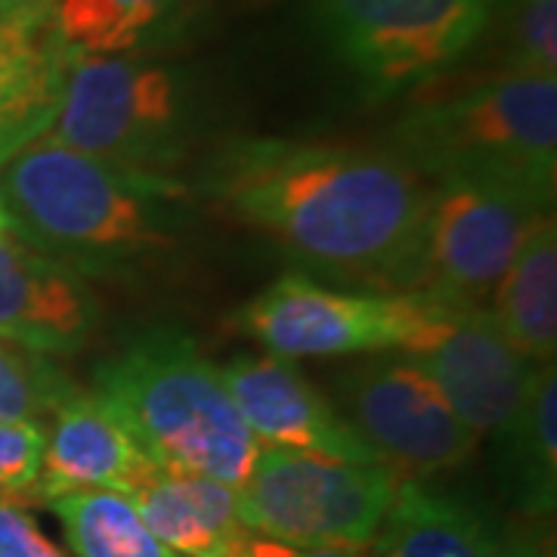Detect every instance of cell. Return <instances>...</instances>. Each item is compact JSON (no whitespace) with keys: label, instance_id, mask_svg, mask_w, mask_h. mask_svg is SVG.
Listing matches in <instances>:
<instances>
[{"label":"cell","instance_id":"cell-1","mask_svg":"<svg viewBox=\"0 0 557 557\" xmlns=\"http://www.w3.org/2000/svg\"><path fill=\"white\" fill-rule=\"evenodd\" d=\"M199 193L319 276L381 295L421 282L431 183L391 152L236 139L208 161Z\"/></svg>","mask_w":557,"mask_h":557},{"label":"cell","instance_id":"cell-2","mask_svg":"<svg viewBox=\"0 0 557 557\" xmlns=\"http://www.w3.org/2000/svg\"><path fill=\"white\" fill-rule=\"evenodd\" d=\"M189 196L177 177L124 171L50 137L0 164L7 230L78 276H124L171 258Z\"/></svg>","mask_w":557,"mask_h":557},{"label":"cell","instance_id":"cell-3","mask_svg":"<svg viewBox=\"0 0 557 557\" xmlns=\"http://www.w3.org/2000/svg\"><path fill=\"white\" fill-rule=\"evenodd\" d=\"M94 397L161 471L239 490L260 456L218 366L171 329H152L94 372Z\"/></svg>","mask_w":557,"mask_h":557},{"label":"cell","instance_id":"cell-4","mask_svg":"<svg viewBox=\"0 0 557 557\" xmlns=\"http://www.w3.org/2000/svg\"><path fill=\"white\" fill-rule=\"evenodd\" d=\"M387 152L428 183H498L552 208L557 78L490 75L465 90L418 102L397 121Z\"/></svg>","mask_w":557,"mask_h":557},{"label":"cell","instance_id":"cell-5","mask_svg":"<svg viewBox=\"0 0 557 557\" xmlns=\"http://www.w3.org/2000/svg\"><path fill=\"white\" fill-rule=\"evenodd\" d=\"M189 131L193 94L177 69L143 57H81L44 137L124 171L177 177Z\"/></svg>","mask_w":557,"mask_h":557},{"label":"cell","instance_id":"cell-6","mask_svg":"<svg viewBox=\"0 0 557 557\" xmlns=\"http://www.w3.org/2000/svg\"><path fill=\"white\" fill-rule=\"evenodd\" d=\"M399 478L384 465H354L300 449H260L236 490L242 527L292 545H362L379 533Z\"/></svg>","mask_w":557,"mask_h":557},{"label":"cell","instance_id":"cell-7","mask_svg":"<svg viewBox=\"0 0 557 557\" xmlns=\"http://www.w3.org/2000/svg\"><path fill=\"white\" fill-rule=\"evenodd\" d=\"M496 0H317V16L369 100L446 72L468 57Z\"/></svg>","mask_w":557,"mask_h":557},{"label":"cell","instance_id":"cell-8","mask_svg":"<svg viewBox=\"0 0 557 557\" xmlns=\"http://www.w3.org/2000/svg\"><path fill=\"white\" fill-rule=\"evenodd\" d=\"M416 295L418 322L399 350L437 384L478 437L505 431L536 369L502 335L486 307Z\"/></svg>","mask_w":557,"mask_h":557},{"label":"cell","instance_id":"cell-9","mask_svg":"<svg viewBox=\"0 0 557 557\" xmlns=\"http://www.w3.org/2000/svg\"><path fill=\"white\" fill-rule=\"evenodd\" d=\"M542 214H548V205L498 183H434L424 267L416 292L449 304L483 307Z\"/></svg>","mask_w":557,"mask_h":557},{"label":"cell","instance_id":"cell-10","mask_svg":"<svg viewBox=\"0 0 557 557\" xmlns=\"http://www.w3.org/2000/svg\"><path fill=\"white\" fill-rule=\"evenodd\" d=\"M350 428L399 480L449 471L478 453V434L412 359L362 362L341 381Z\"/></svg>","mask_w":557,"mask_h":557},{"label":"cell","instance_id":"cell-11","mask_svg":"<svg viewBox=\"0 0 557 557\" xmlns=\"http://www.w3.org/2000/svg\"><path fill=\"white\" fill-rule=\"evenodd\" d=\"M421 300L406 295L338 292L304 273L263 288L233 322L276 357H350L403 347L418 322Z\"/></svg>","mask_w":557,"mask_h":557},{"label":"cell","instance_id":"cell-12","mask_svg":"<svg viewBox=\"0 0 557 557\" xmlns=\"http://www.w3.org/2000/svg\"><path fill=\"white\" fill-rule=\"evenodd\" d=\"M220 379L258 443L354 465H381L347 418L285 357H239L220 369Z\"/></svg>","mask_w":557,"mask_h":557},{"label":"cell","instance_id":"cell-13","mask_svg":"<svg viewBox=\"0 0 557 557\" xmlns=\"http://www.w3.org/2000/svg\"><path fill=\"white\" fill-rule=\"evenodd\" d=\"M100 304L78 273L16 236H0V338L44 357H72L94 338Z\"/></svg>","mask_w":557,"mask_h":557},{"label":"cell","instance_id":"cell-14","mask_svg":"<svg viewBox=\"0 0 557 557\" xmlns=\"http://www.w3.org/2000/svg\"><path fill=\"white\" fill-rule=\"evenodd\" d=\"M156 468L159 465L139 453L100 399L75 387L53 409L38 486L28 498L47 505L50 498L78 490H112L127 496Z\"/></svg>","mask_w":557,"mask_h":557},{"label":"cell","instance_id":"cell-15","mask_svg":"<svg viewBox=\"0 0 557 557\" xmlns=\"http://www.w3.org/2000/svg\"><path fill=\"white\" fill-rule=\"evenodd\" d=\"M372 542L379 557H542L536 545L468 498L431 490L421 480H399Z\"/></svg>","mask_w":557,"mask_h":557},{"label":"cell","instance_id":"cell-16","mask_svg":"<svg viewBox=\"0 0 557 557\" xmlns=\"http://www.w3.org/2000/svg\"><path fill=\"white\" fill-rule=\"evenodd\" d=\"M72 62L53 10L0 20V149L10 159L53 124Z\"/></svg>","mask_w":557,"mask_h":557},{"label":"cell","instance_id":"cell-17","mask_svg":"<svg viewBox=\"0 0 557 557\" xmlns=\"http://www.w3.org/2000/svg\"><path fill=\"white\" fill-rule=\"evenodd\" d=\"M127 502L152 536L183 557H239L248 539L236 490L220 480L156 468Z\"/></svg>","mask_w":557,"mask_h":557},{"label":"cell","instance_id":"cell-18","mask_svg":"<svg viewBox=\"0 0 557 557\" xmlns=\"http://www.w3.org/2000/svg\"><path fill=\"white\" fill-rule=\"evenodd\" d=\"M493 319L511 347L536 362H552L557 350V226L552 211L530 226L498 278Z\"/></svg>","mask_w":557,"mask_h":557},{"label":"cell","instance_id":"cell-19","mask_svg":"<svg viewBox=\"0 0 557 557\" xmlns=\"http://www.w3.org/2000/svg\"><path fill=\"white\" fill-rule=\"evenodd\" d=\"M201 0H57L53 28L69 53L134 57L180 35Z\"/></svg>","mask_w":557,"mask_h":557},{"label":"cell","instance_id":"cell-20","mask_svg":"<svg viewBox=\"0 0 557 557\" xmlns=\"http://www.w3.org/2000/svg\"><path fill=\"white\" fill-rule=\"evenodd\" d=\"M508 493L523 515L548 518L557 498V375L552 362H542L530 391L505 431Z\"/></svg>","mask_w":557,"mask_h":557},{"label":"cell","instance_id":"cell-21","mask_svg":"<svg viewBox=\"0 0 557 557\" xmlns=\"http://www.w3.org/2000/svg\"><path fill=\"white\" fill-rule=\"evenodd\" d=\"M60 518L75 557H183L139 520L127 496L112 490H78L47 502Z\"/></svg>","mask_w":557,"mask_h":557},{"label":"cell","instance_id":"cell-22","mask_svg":"<svg viewBox=\"0 0 557 557\" xmlns=\"http://www.w3.org/2000/svg\"><path fill=\"white\" fill-rule=\"evenodd\" d=\"M486 35H496L493 75L557 78V0H496Z\"/></svg>","mask_w":557,"mask_h":557},{"label":"cell","instance_id":"cell-23","mask_svg":"<svg viewBox=\"0 0 557 557\" xmlns=\"http://www.w3.org/2000/svg\"><path fill=\"white\" fill-rule=\"evenodd\" d=\"M78 384L44 354L0 338V421H38Z\"/></svg>","mask_w":557,"mask_h":557},{"label":"cell","instance_id":"cell-24","mask_svg":"<svg viewBox=\"0 0 557 557\" xmlns=\"http://www.w3.org/2000/svg\"><path fill=\"white\" fill-rule=\"evenodd\" d=\"M47 434L38 421H0V498H28L44 465Z\"/></svg>","mask_w":557,"mask_h":557},{"label":"cell","instance_id":"cell-25","mask_svg":"<svg viewBox=\"0 0 557 557\" xmlns=\"http://www.w3.org/2000/svg\"><path fill=\"white\" fill-rule=\"evenodd\" d=\"M0 557H69L40 533L38 520L0 498Z\"/></svg>","mask_w":557,"mask_h":557},{"label":"cell","instance_id":"cell-26","mask_svg":"<svg viewBox=\"0 0 557 557\" xmlns=\"http://www.w3.org/2000/svg\"><path fill=\"white\" fill-rule=\"evenodd\" d=\"M239 557H369V548H362V545H292V542L248 533V539L242 542Z\"/></svg>","mask_w":557,"mask_h":557},{"label":"cell","instance_id":"cell-27","mask_svg":"<svg viewBox=\"0 0 557 557\" xmlns=\"http://www.w3.org/2000/svg\"><path fill=\"white\" fill-rule=\"evenodd\" d=\"M20 13H50V10H22L16 0H0V20H7V16H20Z\"/></svg>","mask_w":557,"mask_h":557},{"label":"cell","instance_id":"cell-28","mask_svg":"<svg viewBox=\"0 0 557 557\" xmlns=\"http://www.w3.org/2000/svg\"><path fill=\"white\" fill-rule=\"evenodd\" d=\"M22 10H53L57 0H16Z\"/></svg>","mask_w":557,"mask_h":557},{"label":"cell","instance_id":"cell-29","mask_svg":"<svg viewBox=\"0 0 557 557\" xmlns=\"http://www.w3.org/2000/svg\"><path fill=\"white\" fill-rule=\"evenodd\" d=\"M10 230H7V214H3V205H0V236H7Z\"/></svg>","mask_w":557,"mask_h":557},{"label":"cell","instance_id":"cell-30","mask_svg":"<svg viewBox=\"0 0 557 557\" xmlns=\"http://www.w3.org/2000/svg\"><path fill=\"white\" fill-rule=\"evenodd\" d=\"M3 161H10V156H7V152L0 149V164H3Z\"/></svg>","mask_w":557,"mask_h":557}]
</instances>
